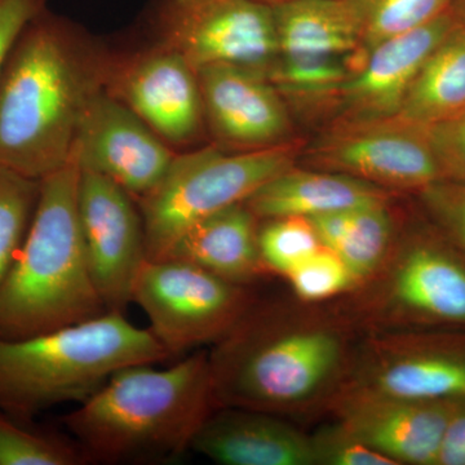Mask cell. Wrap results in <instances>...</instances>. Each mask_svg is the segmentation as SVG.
<instances>
[{"instance_id":"cell-33","label":"cell","mask_w":465,"mask_h":465,"mask_svg":"<svg viewBox=\"0 0 465 465\" xmlns=\"http://www.w3.org/2000/svg\"><path fill=\"white\" fill-rule=\"evenodd\" d=\"M47 7V0H0V73L24 27Z\"/></svg>"},{"instance_id":"cell-16","label":"cell","mask_w":465,"mask_h":465,"mask_svg":"<svg viewBox=\"0 0 465 465\" xmlns=\"http://www.w3.org/2000/svg\"><path fill=\"white\" fill-rule=\"evenodd\" d=\"M197 74L213 145L249 152L292 140L289 104L265 75L229 65L202 67Z\"/></svg>"},{"instance_id":"cell-17","label":"cell","mask_w":465,"mask_h":465,"mask_svg":"<svg viewBox=\"0 0 465 465\" xmlns=\"http://www.w3.org/2000/svg\"><path fill=\"white\" fill-rule=\"evenodd\" d=\"M458 21L454 5L425 25L379 43L363 54L332 101L335 121L399 114L419 70Z\"/></svg>"},{"instance_id":"cell-29","label":"cell","mask_w":465,"mask_h":465,"mask_svg":"<svg viewBox=\"0 0 465 465\" xmlns=\"http://www.w3.org/2000/svg\"><path fill=\"white\" fill-rule=\"evenodd\" d=\"M286 277L296 295L309 302H322L354 287L341 256L323 246Z\"/></svg>"},{"instance_id":"cell-9","label":"cell","mask_w":465,"mask_h":465,"mask_svg":"<svg viewBox=\"0 0 465 465\" xmlns=\"http://www.w3.org/2000/svg\"><path fill=\"white\" fill-rule=\"evenodd\" d=\"M365 283L363 309L387 330L465 327V259L442 238L411 235Z\"/></svg>"},{"instance_id":"cell-11","label":"cell","mask_w":465,"mask_h":465,"mask_svg":"<svg viewBox=\"0 0 465 465\" xmlns=\"http://www.w3.org/2000/svg\"><path fill=\"white\" fill-rule=\"evenodd\" d=\"M105 91L173 149L192 145L206 133L197 72L161 43L133 54L113 52Z\"/></svg>"},{"instance_id":"cell-3","label":"cell","mask_w":465,"mask_h":465,"mask_svg":"<svg viewBox=\"0 0 465 465\" xmlns=\"http://www.w3.org/2000/svg\"><path fill=\"white\" fill-rule=\"evenodd\" d=\"M210 356L220 407L278 414L336 393L349 362L341 326L252 307Z\"/></svg>"},{"instance_id":"cell-15","label":"cell","mask_w":465,"mask_h":465,"mask_svg":"<svg viewBox=\"0 0 465 465\" xmlns=\"http://www.w3.org/2000/svg\"><path fill=\"white\" fill-rule=\"evenodd\" d=\"M458 402L401 399L344 384L333 394L331 407L339 423L397 465H436L440 440Z\"/></svg>"},{"instance_id":"cell-22","label":"cell","mask_w":465,"mask_h":465,"mask_svg":"<svg viewBox=\"0 0 465 465\" xmlns=\"http://www.w3.org/2000/svg\"><path fill=\"white\" fill-rule=\"evenodd\" d=\"M458 14L457 25L425 60L397 115L430 125L465 109V16Z\"/></svg>"},{"instance_id":"cell-18","label":"cell","mask_w":465,"mask_h":465,"mask_svg":"<svg viewBox=\"0 0 465 465\" xmlns=\"http://www.w3.org/2000/svg\"><path fill=\"white\" fill-rule=\"evenodd\" d=\"M192 450L224 465H316L311 437L269 412L219 407Z\"/></svg>"},{"instance_id":"cell-1","label":"cell","mask_w":465,"mask_h":465,"mask_svg":"<svg viewBox=\"0 0 465 465\" xmlns=\"http://www.w3.org/2000/svg\"><path fill=\"white\" fill-rule=\"evenodd\" d=\"M112 56L48 7L29 21L0 73V167L38 182L65 167L85 109L105 90Z\"/></svg>"},{"instance_id":"cell-32","label":"cell","mask_w":465,"mask_h":465,"mask_svg":"<svg viewBox=\"0 0 465 465\" xmlns=\"http://www.w3.org/2000/svg\"><path fill=\"white\" fill-rule=\"evenodd\" d=\"M442 180L465 185V109L427 125Z\"/></svg>"},{"instance_id":"cell-2","label":"cell","mask_w":465,"mask_h":465,"mask_svg":"<svg viewBox=\"0 0 465 465\" xmlns=\"http://www.w3.org/2000/svg\"><path fill=\"white\" fill-rule=\"evenodd\" d=\"M134 363L118 370L92 396L64 416L73 439L91 461L171 460L219 409L210 356L195 351L173 366Z\"/></svg>"},{"instance_id":"cell-30","label":"cell","mask_w":465,"mask_h":465,"mask_svg":"<svg viewBox=\"0 0 465 465\" xmlns=\"http://www.w3.org/2000/svg\"><path fill=\"white\" fill-rule=\"evenodd\" d=\"M311 440L316 465H397L357 439L341 423L322 428Z\"/></svg>"},{"instance_id":"cell-6","label":"cell","mask_w":465,"mask_h":465,"mask_svg":"<svg viewBox=\"0 0 465 465\" xmlns=\"http://www.w3.org/2000/svg\"><path fill=\"white\" fill-rule=\"evenodd\" d=\"M302 146L290 140L249 152H229L216 145L177 152L157 188L137 201L148 260L163 258L193 225L246 202L260 186L296 166Z\"/></svg>"},{"instance_id":"cell-36","label":"cell","mask_w":465,"mask_h":465,"mask_svg":"<svg viewBox=\"0 0 465 465\" xmlns=\"http://www.w3.org/2000/svg\"><path fill=\"white\" fill-rule=\"evenodd\" d=\"M455 5H457L458 11L465 16V0H458Z\"/></svg>"},{"instance_id":"cell-21","label":"cell","mask_w":465,"mask_h":465,"mask_svg":"<svg viewBox=\"0 0 465 465\" xmlns=\"http://www.w3.org/2000/svg\"><path fill=\"white\" fill-rule=\"evenodd\" d=\"M272 8L278 58H351L361 50L360 27L345 0H295Z\"/></svg>"},{"instance_id":"cell-23","label":"cell","mask_w":465,"mask_h":465,"mask_svg":"<svg viewBox=\"0 0 465 465\" xmlns=\"http://www.w3.org/2000/svg\"><path fill=\"white\" fill-rule=\"evenodd\" d=\"M387 203L348 211L344 232L333 252L347 265L354 286L374 277L393 247V222Z\"/></svg>"},{"instance_id":"cell-4","label":"cell","mask_w":465,"mask_h":465,"mask_svg":"<svg viewBox=\"0 0 465 465\" xmlns=\"http://www.w3.org/2000/svg\"><path fill=\"white\" fill-rule=\"evenodd\" d=\"M79 176L72 159L41 180L25 241L0 286V338H30L106 313L79 228Z\"/></svg>"},{"instance_id":"cell-27","label":"cell","mask_w":465,"mask_h":465,"mask_svg":"<svg viewBox=\"0 0 465 465\" xmlns=\"http://www.w3.org/2000/svg\"><path fill=\"white\" fill-rule=\"evenodd\" d=\"M39 192L38 180L0 167V286L25 241Z\"/></svg>"},{"instance_id":"cell-35","label":"cell","mask_w":465,"mask_h":465,"mask_svg":"<svg viewBox=\"0 0 465 465\" xmlns=\"http://www.w3.org/2000/svg\"><path fill=\"white\" fill-rule=\"evenodd\" d=\"M255 2L269 5V7H275V5H284V3L295 2V0H255Z\"/></svg>"},{"instance_id":"cell-34","label":"cell","mask_w":465,"mask_h":465,"mask_svg":"<svg viewBox=\"0 0 465 465\" xmlns=\"http://www.w3.org/2000/svg\"><path fill=\"white\" fill-rule=\"evenodd\" d=\"M436 465H465V401L458 402L450 415Z\"/></svg>"},{"instance_id":"cell-13","label":"cell","mask_w":465,"mask_h":465,"mask_svg":"<svg viewBox=\"0 0 465 465\" xmlns=\"http://www.w3.org/2000/svg\"><path fill=\"white\" fill-rule=\"evenodd\" d=\"M372 336L345 384L425 402L465 401V335L387 330Z\"/></svg>"},{"instance_id":"cell-25","label":"cell","mask_w":465,"mask_h":465,"mask_svg":"<svg viewBox=\"0 0 465 465\" xmlns=\"http://www.w3.org/2000/svg\"><path fill=\"white\" fill-rule=\"evenodd\" d=\"M91 463L74 439L34 428L0 410V465H84Z\"/></svg>"},{"instance_id":"cell-12","label":"cell","mask_w":465,"mask_h":465,"mask_svg":"<svg viewBox=\"0 0 465 465\" xmlns=\"http://www.w3.org/2000/svg\"><path fill=\"white\" fill-rule=\"evenodd\" d=\"M78 219L85 260L106 312L133 302L134 281L146 256L145 231L136 200L108 177L81 171Z\"/></svg>"},{"instance_id":"cell-5","label":"cell","mask_w":465,"mask_h":465,"mask_svg":"<svg viewBox=\"0 0 465 465\" xmlns=\"http://www.w3.org/2000/svg\"><path fill=\"white\" fill-rule=\"evenodd\" d=\"M167 358L152 331L122 312L30 338H0V410L30 421L51 407L84 402L125 366Z\"/></svg>"},{"instance_id":"cell-31","label":"cell","mask_w":465,"mask_h":465,"mask_svg":"<svg viewBox=\"0 0 465 465\" xmlns=\"http://www.w3.org/2000/svg\"><path fill=\"white\" fill-rule=\"evenodd\" d=\"M420 195L446 240L465 259V185L440 180L421 189Z\"/></svg>"},{"instance_id":"cell-10","label":"cell","mask_w":465,"mask_h":465,"mask_svg":"<svg viewBox=\"0 0 465 465\" xmlns=\"http://www.w3.org/2000/svg\"><path fill=\"white\" fill-rule=\"evenodd\" d=\"M302 150L309 168L348 174L382 189L420 192L442 180L427 125L400 115L335 121Z\"/></svg>"},{"instance_id":"cell-26","label":"cell","mask_w":465,"mask_h":465,"mask_svg":"<svg viewBox=\"0 0 465 465\" xmlns=\"http://www.w3.org/2000/svg\"><path fill=\"white\" fill-rule=\"evenodd\" d=\"M351 58L283 60L277 58L268 79L284 100L331 106L341 84L351 74Z\"/></svg>"},{"instance_id":"cell-20","label":"cell","mask_w":465,"mask_h":465,"mask_svg":"<svg viewBox=\"0 0 465 465\" xmlns=\"http://www.w3.org/2000/svg\"><path fill=\"white\" fill-rule=\"evenodd\" d=\"M259 229L258 217L242 202L193 225L162 259L183 260L246 286L266 269L260 255Z\"/></svg>"},{"instance_id":"cell-7","label":"cell","mask_w":465,"mask_h":465,"mask_svg":"<svg viewBox=\"0 0 465 465\" xmlns=\"http://www.w3.org/2000/svg\"><path fill=\"white\" fill-rule=\"evenodd\" d=\"M170 357L219 342L252 307L246 286L176 259L146 260L133 290Z\"/></svg>"},{"instance_id":"cell-28","label":"cell","mask_w":465,"mask_h":465,"mask_svg":"<svg viewBox=\"0 0 465 465\" xmlns=\"http://www.w3.org/2000/svg\"><path fill=\"white\" fill-rule=\"evenodd\" d=\"M259 229V249L266 269L286 277L322 244L311 220L291 216L266 220Z\"/></svg>"},{"instance_id":"cell-14","label":"cell","mask_w":465,"mask_h":465,"mask_svg":"<svg viewBox=\"0 0 465 465\" xmlns=\"http://www.w3.org/2000/svg\"><path fill=\"white\" fill-rule=\"evenodd\" d=\"M176 150L105 90L85 109L73 145L79 170L108 177L140 201L157 188Z\"/></svg>"},{"instance_id":"cell-19","label":"cell","mask_w":465,"mask_h":465,"mask_svg":"<svg viewBox=\"0 0 465 465\" xmlns=\"http://www.w3.org/2000/svg\"><path fill=\"white\" fill-rule=\"evenodd\" d=\"M388 202L384 189L331 171L293 166L277 174L244 202L259 220L324 213Z\"/></svg>"},{"instance_id":"cell-24","label":"cell","mask_w":465,"mask_h":465,"mask_svg":"<svg viewBox=\"0 0 465 465\" xmlns=\"http://www.w3.org/2000/svg\"><path fill=\"white\" fill-rule=\"evenodd\" d=\"M361 34V57L379 43L425 25L458 0H345Z\"/></svg>"},{"instance_id":"cell-8","label":"cell","mask_w":465,"mask_h":465,"mask_svg":"<svg viewBox=\"0 0 465 465\" xmlns=\"http://www.w3.org/2000/svg\"><path fill=\"white\" fill-rule=\"evenodd\" d=\"M148 20L154 42L195 72L229 65L268 78L280 54L273 8L255 0H155Z\"/></svg>"}]
</instances>
